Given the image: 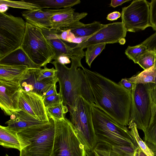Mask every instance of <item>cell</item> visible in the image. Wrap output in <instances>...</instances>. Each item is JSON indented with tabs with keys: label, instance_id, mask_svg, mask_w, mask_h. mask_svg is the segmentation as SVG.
<instances>
[{
	"label": "cell",
	"instance_id": "obj_41",
	"mask_svg": "<svg viewBox=\"0 0 156 156\" xmlns=\"http://www.w3.org/2000/svg\"><path fill=\"white\" fill-rule=\"evenodd\" d=\"M57 93L56 90V83H55L48 91L42 98L43 99L50 95L56 94Z\"/></svg>",
	"mask_w": 156,
	"mask_h": 156
},
{
	"label": "cell",
	"instance_id": "obj_45",
	"mask_svg": "<svg viewBox=\"0 0 156 156\" xmlns=\"http://www.w3.org/2000/svg\"><path fill=\"white\" fill-rule=\"evenodd\" d=\"M87 156H98L93 150L89 152H87Z\"/></svg>",
	"mask_w": 156,
	"mask_h": 156
},
{
	"label": "cell",
	"instance_id": "obj_22",
	"mask_svg": "<svg viewBox=\"0 0 156 156\" xmlns=\"http://www.w3.org/2000/svg\"><path fill=\"white\" fill-rule=\"evenodd\" d=\"M28 1L38 5L41 9L51 8L57 9L62 8L72 7L81 2L80 0H36Z\"/></svg>",
	"mask_w": 156,
	"mask_h": 156
},
{
	"label": "cell",
	"instance_id": "obj_37",
	"mask_svg": "<svg viewBox=\"0 0 156 156\" xmlns=\"http://www.w3.org/2000/svg\"><path fill=\"white\" fill-rule=\"evenodd\" d=\"M127 90L132 91L133 88V83L128 80L126 78L122 79L118 83Z\"/></svg>",
	"mask_w": 156,
	"mask_h": 156
},
{
	"label": "cell",
	"instance_id": "obj_12",
	"mask_svg": "<svg viewBox=\"0 0 156 156\" xmlns=\"http://www.w3.org/2000/svg\"><path fill=\"white\" fill-rule=\"evenodd\" d=\"M19 108L21 110L41 121L48 122V117L42 97L34 92L21 88L20 91Z\"/></svg>",
	"mask_w": 156,
	"mask_h": 156
},
{
	"label": "cell",
	"instance_id": "obj_5",
	"mask_svg": "<svg viewBox=\"0 0 156 156\" xmlns=\"http://www.w3.org/2000/svg\"><path fill=\"white\" fill-rule=\"evenodd\" d=\"M91 104L80 96L75 108L68 109L70 121L87 152L93 150L98 143L93 123Z\"/></svg>",
	"mask_w": 156,
	"mask_h": 156
},
{
	"label": "cell",
	"instance_id": "obj_40",
	"mask_svg": "<svg viewBox=\"0 0 156 156\" xmlns=\"http://www.w3.org/2000/svg\"><path fill=\"white\" fill-rule=\"evenodd\" d=\"M130 0H112L110 4V6L115 8L117 6L121 5L123 3L130 1Z\"/></svg>",
	"mask_w": 156,
	"mask_h": 156
},
{
	"label": "cell",
	"instance_id": "obj_42",
	"mask_svg": "<svg viewBox=\"0 0 156 156\" xmlns=\"http://www.w3.org/2000/svg\"><path fill=\"white\" fill-rule=\"evenodd\" d=\"M151 92L154 105L156 109V86H154L153 83H150Z\"/></svg>",
	"mask_w": 156,
	"mask_h": 156
},
{
	"label": "cell",
	"instance_id": "obj_18",
	"mask_svg": "<svg viewBox=\"0 0 156 156\" xmlns=\"http://www.w3.org/2000/svg\"><path fill=\"white\" fill-rule=\"evenodd\" d=\"M10 118L5 124L8 128L16 133L29 128L49 122L41 121L22 110L12 115Z\"/></svg>",
	"mask_w": 156,
	"mask_h": 156
},
{
	"label": "cell",
	"instance_id": "obj_26",
	"mask_svg": "<svg viewBox=\"0 0 156 156\" xmlns=\"http://www.w3.org/2000/svg\"><path fill=\"white\" fill-rule=\"evenodd\" d=\"M128 126V128L130 130L138 146L147 156H154L152 151L144 141L140 138L135 122L133 121H129Z\"/></svg>",
	"mask_w": 156,
	"mask_h": 156
},
{
	"label": "cell",
	"instance_id": "obj_4",
	"mask_svg": "<svg viewBox=\"0 0 156 156\" xmlns=\"http://www.w3.org/2000/svg\"><path fill=\"white\" fill-rule=\"evenodd\" d=\"M20 47L34 62L46 67L56 55L55 51L42 29L27 22Z\"/></svg>",
	"mask_w": 156,
	"mask_h": 156
},
{
	"label": "cell",
	"instance_id": "obj_7",
	"mask_svg": "<svg viewBox=\"0 0 156 156\" xmlns=\"http://www.w3.org/2000/svg\"><path fill=\"white\" fill-rule=\"evenodd\" d=\"M151 88L150 83H133L131 91L129 121H133L137 129L143 131L149 125L155 111Z\"/></svg>",
	"mask_w": 156,
	"mask_h": 156
},
{
	"label": "cell",
	"instance_id": "obj_8",
	"mask_svg": "<svg viewBox=\"0 0 156 156\" xmlns=\"http://www.w3.org/2000/svg\"><path fill=\"white\" fill-rule=\"evenodd\" d=\"M26 26L22 18L0 12V58L20 46Z\"/></svg>",
	"mask_w": 156,
	"mask_h": 156
},
{
	"label": "cell",
	"instance_id": "obj_14",
	"mask_svg": "<svg viewBox=\"0 0 156 156\" xmlns=\"http://www.w3.org/2000/svg\"><path fill=\"white\" fill-rule=\"evenodd\" d=\"M46 39L54 49L56 55L54 60L58 56L65 55L70 58H77L81 60L85 55L83 49L74 48L70 43L65 41L58 37L55 30L41 29Z\"/></svg>",
	"mask_w": 156,
	"mask_h": 156
},
{
	"label": "cell",
	"instance_id": "obj_11",
	"mask_svg": "<svg viewBox=\"0 0 156 156\" xmlns=\"http://www.w3.org/2000/svg\"><path fill=\"white\" fill-rule=\"evenodd\" d=\"M127 31L122 22L106 24L105 26L92 36L80 44L72 43L73 47L83 49L93 45L114 44L126 37Z\"/></svg>",
	"mask_w": 156,
	"mask_h": 156
},
{
	"label": "cell",
	"instance_id": "obj_20",
	"mask_svg": "<svg viewBox=\"0 0 156 156\" xmlns=\"http://www.w3.org/2000/svg\"><path fill=\"white\" fill-rule=\"evenodd\" d=\"M0 64L26 65L30 68H41L30 59L20 47L0 58Z\"/></svg>",
	"mask_w": 156,
	"mask_h": 156
},
{
	"label": "cell",
	"instance_id": "obj_13",
	"mask_svg": "<svg viewBox=\"0 0 156 156\" xmlns=\"http://www.w3.org/2000/svg\"><path fill=\"white\" fill-rule=\"evenodd\" d=\"M20 84L0 81V107L6 115L20 111L19 108Z\"/></svg>",
	"mask_w": 156,
	"mask_h": 156
},
{
	"label": "cell",
	"instance_id": "obj_25",
	"mask_svg": "<svg viewBox=\"0 0 156 156\" xmlns=\"http://www.w3.org/2000/svg\"><path fill=\"white\" fill-rule=\"evenodd\" d=\"M143 132L144 141L156 156V109L149 125Z\"/></svg>",
	"mask_w": 156,
	"mask_h": 156
},
{
	"label": "cell",
	"instance_id": "obj_32",
	"mask_svg": "<svg viewBox=\"0 0 156 156\" xmlns=\"http://www.w3.org/2000/svg\"><path fill=\"white\" fill-rule=\"evenodd\" d=\"M94 150L98 156H119L111 146L104 143L98 142Z\"/></svg>",
	"mask_w": 156,
	"mask_h": 156
},
{
	"label": "cell",
	"instance_id": "obj_38",
	"mask_svg": "<svg viewBox=\"0 0 156 156\" xmlns=\"http://www.w3.org/2000/svg\"><path fill=\"white\" fill-rule=\"evenodd\" d=\"M70 58L65 55H61L58 56L54 60H55L62 64L66 65L70 63Z\"/></svg>",
	"mask_w": 156,
	"mask_h": 156
},
{
	"label": "cell",
	"instance_id": "obj_23",
	"mask_svg": "<svg viewBox=\"0 0 156 156\" xmlns=\"http://www.w3.org/2000/svg\"><path fill=\"white\" fill-rule=\"evenodd\" d=\"M106 24L99 22L94 21L91 23L70 29L76 37H86L92 36L104 27Z\"/></svg>",
	"mask_w": 156,
	"mask_h": 156
},
{
	"label": "cell",
	"instance_id": "obj_9",
	"mask_svg": "<svg viewBox=\"0 0 156 156\" xmlns=\"http://www.w3.org/2000/svg\"><path fill=\"white\" fill-rule=\"evenodd\" d=\"M122 22L126 31L135 32L151 27L150 22V4L146 0H133L122 8Z\"/></svg>",
	"mask_w": 156,
	"mask_h": 156
},
{
	"label": "cell",
	"instance_id": "obj_33",
	"mask_svg": "<svg viewBox=\"0 0 156 156\" xmlns=\"http://www.w3.org/2000/svg\"><path fill=\"white\" fill-rule=\"evenodd\" d=\"M56 72L54 67L50 69L47 67L44 69L37 68L36 70L37 80L41 81L46 78L56 77Z\"/></svg>",
	"mask_w": 156,
	"mask_h": 156
},
{
	"label": "cell",
	"instance_id": "obj_27",
	"mask_svg": "<svg viewBox=\"0 0 156 156\" xmlns=\"http://www.w3.org/2000/svg\"><path fill=\"white\" fill-rule=\"evenodd\" d=\"M156 61V53L147 50L138 59L136 63L139 64L144 70L153 66Z\"/></svg>",
	"mask_w": 156,
	"mask_h": 156
},
{
	"label": "cell",
	"instance_id": "obj_31",
	"mask_svg": "<svg viewBox=\"0 0 156 156\" xmlns=\"http://www.w3.org/2000/svg\"><path fill=\"white\" fill-rule=\"evenodd\" d=\"M147 50L145 45L140 44L133 46H128L125 50V54L129 59L136 63L139 58Z\"/></svg>",
	"mask_w": 156,
	"mask_h": 156
},
{
	"label": "cell",
	"instance_id": "obj_30",
	"mask_svg": "<svg viewBox=\"0 0 156 156\" xmlns=\"http://www.w3.org/2000/svg\"><path fill=\"white\" fill-rule=\"evenodd\" d=\"M0 4H4L8 7L24 9L27 10H32L41 9L40 6L37 4L24 0L16 1L0 0Z\"/></svg>",
	"mask_w": 156,
	"mask_h": 156
},
{
	"label": "cell",
	"instance_id": "obj_2",
	"mask_svg": "<svg viewBox=\"0 0 156 156\" xmlns=\"http://www.w3.org/2000/svg\"><path fill=\"white\" fill-rule=\"evenodd\" d=\"M70 68L57 61L51 62L56 70V77L59 86V93L64 105L69 108H74L77 100L81 96L91 104L95 100L89 82L83 69L81 60L71 59ZM68 108V109H69Z\"/></svg>",
	"mask_w": 156,
	"mask_h": 156
},
{
	"label": "cell",
	"instance_id": "obj_10",
	"mask_svg": "<svg viewBox=\"0 0 156 156\" xmlns=\"http://www.w3.org/2000/svg\"><path fill=\"white\" fill-rule=\"evenodd\" d=\"M55 131L54 120L50 122L22 149L20 156H52Z\"/></svg>",
	"mask_w": 156,
	"mask_h": 156
},
{
	"label": "cell",
	"instance_id": "obj_28",
	"mask_svg": "<svg viewBox=\"0 0 156 156\" xmlns=\"http://www.w3.org/2000/svg\"><path fill=\"white\" fill-rule=\"evenodd\" d=\"M46 108L48 117L54 120L65 118L66 114L68 111L67 106L64 105L62 101L57 105L47 107Z\"/></svg>",
	"mask_w": 156,
	"mask_h": 156
},
{
	"label": "cell",
	"instance_id": "obj_17",
	"mask_svg": "<svg viewBox=\"0 0 156 156\" xmlns=\"http://www.w3.org/2000/svg\"><path fill=\"white\" fill-rule=\"evenodd\" d=\"M61 9H46L27 10L22 11V15L26 22L41 29H50L51 27V17Z\"/></svg>",
	"mask_w": 156,
	"mask_h": 156
},
{
	"label": "cell",
	"instance_id": "obj_39",
	"mask_svg": "<svg viewBox=\"0 0 156 156\" xmlns=\"http://www.w3.org/2000/svg\"><path fill=\"white\" fill-rule=\"evenodd\" d=\"M121 16V13L119 12L114 11L109 14L107 17V20L113 21L117 20Z\"/></svg>",
	"mask_w": 156,
	"mask_h": 156
},
{
	"label": "cell",
	"instance_id": "obj_48",
	"mask_svg": "<svg viewBox=\"0 0 156 156\" xmlns=\"http://www.w3.org/2000/svg\"><path fill=\"white\" fill-rule=\"evenodd\" d=\"M5 156H9L8 154H6L5 155Z\"/></svg>",
	"mask_w": 156,
	"mask_h": 156
},
{
	"label": "cell",
	"instance_id": "obj_19",
	"mask_svg": "<svg viewBox=\"0 0 156 156\" xmlns=\"http://www.w3.org/2000/svg\"><path fill=\"white\" fill-rule=\"evenodd\" d=\"M29 69L26 65L0 64V81L20 84L26 79Z\"/></svg>",
	"mask_w": 156,
	"mask_h": 156
},
{
	"label": "cell",
	"instance_id": "obj_46",
	"mask_svg": "<svg viewBox=\"0 0 156 156\" xmlns=\"http://www.w3.org/2000/svg\"><path fill=\"white\" fill-rule=\"evenodd\" d=\"M126 42V40L125 38H123L121 39L119 42V43L121 44H125Z\"/></svg>",
	"mask_w": 156,
	"mask_h": 156
},
{
	"label": "cell",
	"instance_id": "obj_34",
	"mask_svg": "<svg viewBox=\"0 0 156 156\" xmlns=\"http://www.w3.org/2000/svg\"><path fill=\"white\" fill-rule=\"evenodd\" d=\"M43 99L46 108L57 105L62 101L59 92L57 94L48 96Z\"/></svg>",
	"mask_w": 156,
	"mask_h": 156
},
{
	"label": "cell",
	"instance_id": "obj_1",
	"mask_svg": "<svg viewBox=\"0 0 156 156\" xmlns=\"http://www.w3.org/2000/svg\"><path fill=\"white\" fill-rule=\"evenodd\" d=\"M94 96L95 104L120 125L128 126L131 91L99 73L83 69Z\"/></svg>",
	"mask_w": 156,
	"mask_h": 156
},
{
	"label": "cell",
	"instance_id": "obj_3",
	"mask_svg": "<svg viewBox=\"0 0 156 156\" xmlns=\"http://www.w3.org/2000/svg\"><path fill=\"white\" fill-rule=\"evenodd\" d=\"M91 106L93 123L98 142L112 147H138L128 128L118 123L95 104Z\"/></svg>",
	"mask_w": 156,
	"mask_h": 156
},
{
	"label": "cell",
	"instance_id": "obj_29",
	"mask_svg": "<svg viewBox=\"0 0 156 156\" xmlns=\"http://www.w3.org/2000/svg\"><path fill=\"white\" fill-rule=\"evenodd\" d=\"M106 44H98L90 46L87 48L85 52L86 63L90 67L93 61L105 48Z\"/></svg>",
	"mask_w": 156,
	"mask_h": 156
},
{
	"label": "cell",
	"instance_id": "obj_24",
	"mask_svg": "<svg viewBox=\"0 0 156 156\" xmlns=\"http://www.w3.org/2000/svg\"><path fill=\"white\" fill-rule=\"evenodd\" d=\"M156 76V67L154 65L149 69L126 79L128 81L133 83L146 84L155 83Z\"/></svg>",
	"mask_w": 156,
	"mask_h": 156
},
{
	"label": "cell",
	"instance_id": "obj_15",
	"mask_svg": "<svg viewBox=\"0 0 156 156\" xmlns=\"http://www.w3.org/2000/svg\"><path fill=\"white\" fill-rule=\"evenodd\" d=\"M75 11L72 7L61 9L59 12L51 17V27L50 29H70L83 25L84 24L80 20L85 17L87 13H79Z\"/></svg>",
	"mask_w": 156,
	"mask_h": 156
},
{
	"label": "cell",
	"instance_id": "obj_16",
	"mask_svg": "<svg viewBox=\"0 0 156 156\" xmlns=\"http://www.w3.org/2000/svg\"><path fill=\"white\" fill-rule=\"evenodd\" d=\"M37 69L29 68L26 79L23 80L20 85L22 89L26 91L35 93L43 98L58 80L56 77L46 78L41 81L37 80Z\"/></svg>",
	"mask_w": 156,
	"mask_h": 156
},
{
	"label": "cell",
	"instance_id": "obj_35",
	"mask_svg": "<svg viewBox=\"0 0 156 156\" xmlns=\"http://www.w3.org/2000/svg\"><path fill=\"white\" fill-rule=\"evenodd\" d=\"M150 4V22L153 30L156 31V0H152Z\"/></svg>",
	"mask_w": 156,
	"mask_h": 156
},
{
	"label": "cell",
	"instance_id": "obj_47",
	"mask_svg": "<svg viewBox=\"0 0 156 156\" xmlns=\"http://www.w3.org/2000/svg\"><path fill=\"white\" fill-rule=\"evenodd\" d=\"M155 65L156 67V62H155ZM153 84L154 86H156V77H155V83H153Z\"/></svg>",
	"mask_w": 156,
	"mask_h": 156
},
{
	"label": "cell",
	"instance_id": "obj_44",
	"mask_svg": "<svg viewBox=\"0 0 156 156\" xmlns=\"http://www.w3.org/2000/svg\"><path fill=\"white\" fill-rule=\"evenodd\" d=\"M9 7L4 4H0V12L5 13L8 10Z\"/></svg>",
	"mask_w": 156,
	"mask_h": 156
},
{
	"label": "cell",
	"instance_id": "obj_36",
	"mask_svg": "<svg viewBox=\"0 0 156 156\" xmlns=\"http://www.w3.org/2000/svg\"><path fill=\"white\" fill-rule=\"evenodd\" d=\"M141 44L145 45L147 50L154 51L156 53V32Z\"/></svg>",
	"mask_w": 156,
	"mask_h": 156
},
{
	"label": "cell",
	"instance_id": "obj_6",
	"mask_svg": "<svg viewBox=\"0 0 156 156\" xmlns=\"http://www.w3.org/2000/svg\"><path fill=\"white\" fill-rule=\"evenodd\" d=\"M55 131L52 156H87L75 129L65 118L54 120Z\"/></svg>",
	"mask_w": 156,
	"mask_h": 156
},
{
	"label": "cell",
	"instance_id": "obj_43",
	"mask_svg": "<svg viewBox=\"0 0 156 156\" xmlns=\"http://www.w3.org/2000/svg\"><path fill=\"white\" fill-rule=\"evenodd\" d=\"M133 156H147L139 147H137L135 150Z\"/></svg>",
	"mask_w": 156,
	"mask_h": 156
},
{
	"label": "cell",
	"instance_id": "obj_21",
	"mask_svg": "<svg viewBox=\"0 0 156 156\" xmlns=\"http://www.w3.org/2000/svg\"><path fill=\"white\" fill-rule=\"evenodd\" d=\"M0 145L7 148L21 150L20 142L17 133L7 126H0Z\"/></svg>",
	"mask_w": 156,
	"mask_h": 156
}]
</instances>
